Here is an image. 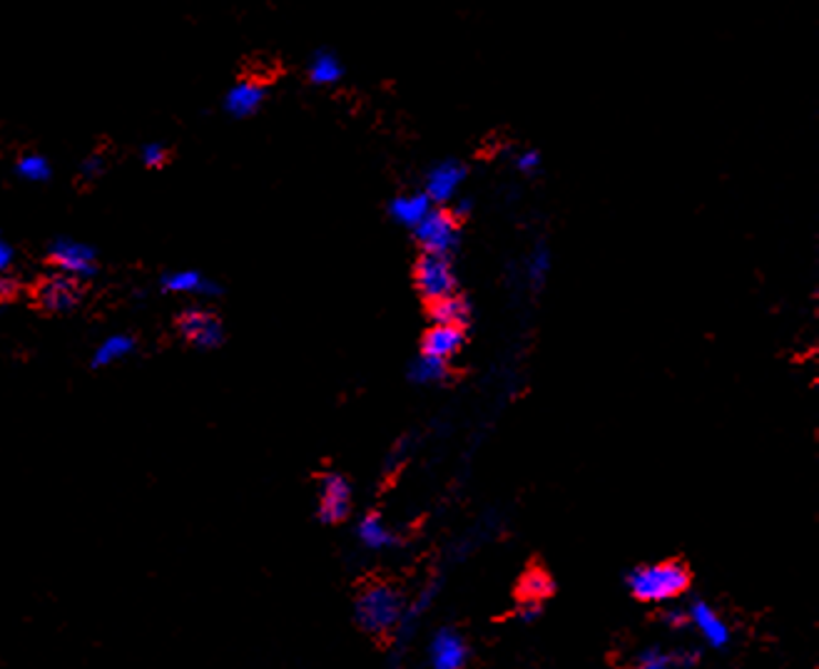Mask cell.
<instances>
[{
  "label": "cell",
  "mask_w": 819,
  "mask_h": 669,
  "mask_svg": "<svg viewBox=\"0 0 819 669\" xmlns=\"http://www.w3.org/2000/svg\"><path fill=\"white\" fill-rule=\"evenodd\" d=\"M429 212H431V202L423 192L401 194L389 204V214L393 216V222H399L401 227H411V230H417L419 224L427 220Z\"/></svg>",
  "instance_id": "obj_12"
},
{
  "label": "cell",
  "mask_w": 819,
  "mask_h": 669,
  "mask_svg": "<svg viewBox=\"0 0 819 669\" xmlns=\"http://www.w3.org/2000/svg\"><path fill=\"white\" fill-rule=\"evenodd\" d=\"M351 510V486L339 474L322 478L319 486V518L324 523H342Z\"/></svg>",
  "instance_id": "obj_7"
},
{
  "label": "cell",
  "mask_w": 819,
  "mask_h": 669,
  "mask_svg": "<svg viewBox=\"0 0 819 669\" xmlns=\"http://www.w3.org/2000/svg\"><path fill=\"white\" fill-rule=\"evenodd\" d=\"M463 347V331L456 327H431L423 337V357L447 361Z\"/></svg>",
  "instance_id": "obj_11"
},
{
  "label": "cell",
  "mask_w": 819,
  "mask_h": 669,
  "mask_svg": "<svg viewBox=\"0 0 819 669\" xmlns=\"http://www.w3.org/2000/svg\"><path fill=\"white\" fill-rule=\"evenodd\" d=\"M469 657L466 643L456 629H441L429 647V669H463Z\"/></svg>",
  "instance_id": "obj_9"
},
{
  "label": "cell",
  "mask_w": 819,
  "mask_h": 669,
  "mask_svg": "<svg viewBox=\"0 0 819 669\" xmlns=\"http://www.w3.org/2000/svg\"><path fill=\"white\" fill-rule=\"evenodd\" d=\"M177 331L192 347L212 349L222 341V321L212 311L187 309L177 317Z\"/></svg>",
  "instance_id": "obj_6"
},
{
  "label": "cell",
  "mask_w": 819,
  "mask_h": 669,
  "mask_svg": "<svg viewBox=\"0 0 819 669\" xmlns=\"http://www.w3.org/2000/svg\"><path fill=\"white\" fill-rule=\"evenodd\" d=\"M413 282L421 297L431 304L456 294V274H453L449 257H441V254H423L413 269Z\"/></svg>",
  "instance_id": "obj_4"
},
{
  "label": "cell",
  "mask_w": 819,
  "mask_h": 669,
  "mask_svg": "<svg viewBox=\"0 0 819 669\" xmlns=\"http://www.w3.org/2000/svg\"><path fill=\"white\" fill-rule=\"evenodd\" d=\"M354 617L371 635H387L403 619V595L391 585H371L354 605Z\"/></svg>",
  "instance_id": "obj_2"
},
{
  "label": "cell",
  "mask_w": 819,
  "mask_h": 669,
  "mask_svg": "<svg viewBox=\"0 0 819 669\" xmlns=\"http://www.w3.org/2000/svg\"><path fill=\"white\" fill-rule=\"evenodd\" d=\"M516 167H518L521 172H526V174L536 172L538 167H540V155H538L536 150H526V152H521V155L516 157Z\"/></svg>",
  "instance_id": "obj_21"
},
{
  "label": "cell",
  "mask_w": 819,
  "mask_h": 669,
  "mask_svg": "<svg viewBox=\"0 0 819 669\" xmlns=\"http://www.w3.org/2000/svg\"><path fill=\"white\" fill-rule=\"evenodd\" d=\"M429 314H431L433 327H456V329H461L469 319V307H466V301L453 294V297L433 301Z\"/></svg>",
  "instance_id": "obj_14"
},
{
  "label": "cell",
  "mask_w": 819,
  "mask_h": 669,
  "mask_svg": "<svg viewBox=\"0 0 819 669\" xmlns=\"http://www.w3.org/2000/svg\"><path fill=\"white\" fill-rule=\"evenodd\" d=\"M28 297H31L33 309L48 314V317H55V314L75 309L83 301L85 284L67 272L43 274V277H38L28 287Z\"/></svg>",
  "instance_id": "obj_3"
},
{
  "label": "cell",
  "mask_w": 819,
  "mask_h": 669,
  "mask_svg": "<svg viewBox=\"0 0 819 669\" xmlns=\"http://www.w3.org/2000/svg\"><path fill=\"white\" fill-rule=\"evenodd\" d=\"M264 97V91L256 83H242L237 85L234 91L230 93V100H227V105H230V110L237 113V115H246V113H254L256 107H260Z\"/></svg>",
  "instance_id": "obj_17"
},
{
  "label": "cell",
  "mask_w": 819,
  "mask_h": 669,
  "mask_svg": "<svg viewBox=\"0 0 819 669\" xmlns=\"http://www.w3.org/2000/svg\"><path fill=\"white\" fill-rule=\"evenodd\" d=\"M538 613H540V605L526 603V599H523L521 607H518V615H521V619H526V623H531V619H536Z\"/></svg>",
  "instance_id": "obj_22"
},
{
  "label": "cell",
  "mask_w": 819,
  "mask_h": 669,
  "mask_svg": "<svg viewBox=\"0 0 819 669\" xmlns=\"http://www.w3.org/2000/svg\"><path fill=\"white\" fill-rule=\"evenodd\" d=\"M357 538L361 540V545L369 550H387L397 543V535L391 533V528L384 523L381 516L377 513H369L359 520Z\"/></svg>",
  "instance_id": "obj_13"
},
{
  "label": "cell",
  "mask_w": 819,
  "mask_h": 669,
  "mask_svg": "<svg viewBox=\"0 0 819 669\" xmlns=\"http://www.w3.org/2000/svg\"><path fill=\"white\" fill-rule=\"evenodd\" d=\"M309 77L312 83L317 85H332L337 83L342 77V63L337 61V55L332 53H317L309 65Z\"/></svg>",
  "instance_id": "obj_18"
},
{
  "label": "cell",
  "mask_w": 819,
  "mask_h": 669,
  "mask_svg": "<svg viewBox=\"0 0 819 669\" xmlns=\"http://www.w3.org/2000/svg\"><path fill=\"white\" fill-rule=\"evenodd\" d=\"M417 242L421 244L423 254H441L449 257V252L459 244V220L453 212L447 210H431L417 230Z\"/></svg>",
  "instance_id": "obj_5"
},
{
  "label": "cell",
  "mask_w": 819,
  "mask_h": 669,
  "mask_svg": "<svg viewBox=\"0 0 819 669\" xmlns=\"http://www.w3.org/2000/svg\"><path fill=\"white\" fill-rule=\"evenodd\" d=\"M550 590H554L550 577L543 573V570H531V573L523 577V583H521V597L526 599V603L538 605L543 597L550 595Z\"/></svg>",
  "instance_id": "obj_19"
},
{
  "label": "cell",
  "mask_w": 819,
  "mask_h": 669,
  "mask_svg": "<svg viewBox=\"0 0 819 669\" xmlns=\"http://www.w3.org/2000/svg\"><path fill=\"white\" fill-rule=\"evenodd\" d=\"M690 575L680 563L640 565L628 577V587L643 603H670L687 590Z\"/></svg>",
  "instance_id": "obj_1"
},
{
  "label": "cell",
  "mask_w": 819,
  "mask_h": 669,
  "mask_svg": "<svg viewBox=\"0 0 819 669\" xmlns=\"http://www.w3.org/2000/svg\"><path fill=\"white\" fill-rule=\"evenodd\" d=\"M466 180V167L456 160H447L439 162L437 167H431V172L427 174V194L429 202H439L447 204L456 197L461 182Z\"/></svg>",
  "instance_id": "obj_8"
},
{
  "label": "cell",
  "mask_w": 819,
  "mask_h": 669,
  "mask_svg": "<svg viewBox=\"0 0 819 669\" xmlns=\"http://www.w3.org/2000/svg\"><path fill=\"white\" fill-rule=\"evenodd\" d=\"M6 262H8V249L3 247V244H0V269L6 267Z\"/></svg>",
  "instance_id": "obj_23"
},
{
  "label": "cell",
  "mask_w": 819,
  "mask_h": 669,
  "mask_svg": "<svg viewBox=\"0 0 819 669\" xmlns=\"http://www.w3.org/2000/svg\"><path fill=\"white\" fill-rule=\"evenodd\" d=\"M449 376V363L431 359V357H421L411 363L409 369V379L419 386H431V383H439Z\"/></svg>",
  "instance_id": "obj_15"
},
{
  "label": "cell",
  "mask_w": 819,
  "mask_h": 669,
  "mask_svg": "<svg viewBox=\"0 0 819 669\" xmlns=\"http://www.w3.org/2000/svg\"><path fill=\"white\" fill-rule=\"evenodd\" d=\"M687 619L710 647H725L729 643L727 623L707 603H695L693 607H690Z\"/></svg>",
  "instance_id": "obj_10"
},
{
  "label": "cell",
  "mask_w": 819,
  "mask_h": 669,
  "mask_svg": "<svg viewBox=\"0 0 819 669\" xmlns=\"http://www.w3.org/2000/svg\"><path fill=\"white\" fill-rule=\"evenodd\" d=\"M548 269H550V254H548V249L546 247L533 249L531 257L526 259V274H528L531 284H536V287H538V284L546 282Z\"/></svg>",
  "instance_id": "obj_20"
},
{
  "label": "cell",
  "mask_w": 819,
  "mask_h": 669,
  "mask_svg": "<svg viewBox=\"0 0 819 669\" xmlns=\"http://www.w3.org/2000/svg\"><path fill=\"white\" fill-rule=\"evenodd\" d=\"M638 669H695V662L685 655H670L663 649H648L640 655Z\"/></svg>",
  "instance_id": "obj_16"
}]
</instances>
